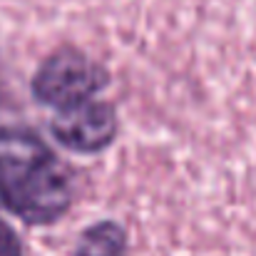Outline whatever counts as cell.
Instances as JSON below:
<instances>
[{
	"label": "cell",
	"mask_w": 256,
	"mask_h": 256,
	"mask_svg": "<svg viewBox=\"0 0 256 256\" xmlns=\"http://www.w3.org/2000/svg\"><path fill=\"white\" fill-rule=\"evenodd\" d=\"M72 174L28 127H0V209L28 226L60 222L72 206Z\"/></svg>",
	"instance_id": "obj_1"
},
{
	"label": "cell",
	"mask_w": 256,
	"mask_h": 256,
	"mask_svg": "<svg viewBox=\"0 0 256 256\" xmlns=\"http://www.w3.org/2000/svg\"><path fill=\"white\" fill-rule=\"evenodd\" d=\"M50 132L70 152L97 154L117 140L120 117L110 102L90 100L78 107L58 112L50 122Z\"/></svg>",
	"instance_id": "obj_3"
},
{
	"label": "cell",
	"mask_w": 256,
	"mask_h": 256,
	"mask_svg": "<svg viewBox=\"0 0 256 256\" xmlns=\"http://www.w3.org/2000/svg\"><path fill=\"white\" fill-rule=\"evenodd\" d=\"M127 232L117 222L90 224L80 234L72 256H127Z\"/></svg>",
	"instance_id": "obj_4"
},
{
	"label": "cell",
	"mask_w": 256,
	"mask_h": 256,
	"mask_svg": "<svg viewBox=\"0 0 256 256\" xmlns=\"http://www.w3.org/2000/svg\"><path fill=\"white\" fill-rule=\"evenodd\" d=\"M107 82L110 72L100 62L87 58L75 45H62L40 62L30 90L40 104L62 112L94 100V94L102 92Z\"/></svg>",
	"instance_id": "obj_2"
},
{
	"label": "cell",
	"mask_w": 256,
	"mask_h": 256,
	"mask_svg": "<svg viewBox=\"0 0 256 256\" xmlns=\"http://www.w3.org/2000/svg\"><path fill=\"white\" fill-rule=\"evenodd\" d=\"M0 256H22V244L20 236L15 234V229L10 224H5L0 219Z\"/></svg>",
	"instance_id": "obj_5"
}]
</instances>
